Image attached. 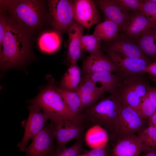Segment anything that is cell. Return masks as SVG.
Segmentation results:
<instances>
[{"label": "cell", "mask_w": 156, "mask_h": 156, "mask_svg": "<svg viewBox=\"0 0 156 156\" xmlns=\"http://www.w3.org/2000/svg\"><path fill=\"white\" fill-rule=\"evenodd\" d=\"M51 121L31 139L30 144L25 148V156H53L55 131L53 123Z\"/></svg>", "instance_id": "ba28073f"}, {"label": "cell", "mask_w": 156, "mask_h": 156, "mask_svg": "<svg viewBox=\"0 0 156 156\" xmlns=\"http://www.w3.org/2000/svg\"><path fill=\"white\" fill-rule=\"evenodd\" d=\"M143 156H156V151H151L148 152L146 153L145 155Z\"/></svg>", "instance_id": "74e56055"}, {"label": "cell", "mask_w": 156, "mask_h": 156, "mask_svg": "<svg viewBox=\"0 0 156 156\" xmlns=\"http://www.w3.org/2000/svg\"><path fill=\"white\" fill-rule=\"evenodd\" d=\"M78 156H87L86 154L83 151Z\"/></svg>", "instance_id": "f35d334b"}, {"label": "cell", "mask_w": 156, "mask_h": 156, "mask_svg": "<svg viewBox=\"0 0 156 156\" xmlns=\"http://www.w3.org/2000/svg\"><path fill=\"white\" fill-rule=\"evenodd\" d=\"M108 54L116 66L122 71L127 73H136L143 72L149 64L147 60L134 58L126 57L118 53L108 50Z\"/></svg>", "instance_id": "9a60e30c"}, {"label": "cell", "mask_w": 156, "mask_h": 156, "mask_svg": "<svg viewBox=\"0 0 156 156\" xmlns=\"http://www.w3.org/2000/svg\"><path fill=\"white\" fill-rule=\"evenodd\" d=\"M50 80L47 87L35 98L29 102L38 106L50 121L78 117L74 116L67 107L62 97L56 88L54 79L51 78Z\"/></svg>", "instance_id": "277c9868"}, {"label": "cell", "mask_w": 156, "mask_h": 156, "mask_svg": "<svg viewBox=\"0 0 156 156\" xmlns=\"http://www.w3.org/2000/svg\"><path fill=\"white\" fill-rule=\"evenodd\" d=\"M8 17L7 27L0 45V67L3 70L22 64L29 56L31 48L30 34Z\"/></svg>", "instance_id": "6da1fadb"}, {"label": "cell", "mask_w": 156, "mask_h": 156, "mask_svg": "<svg viewBox=\"0 0 156 156\" xmlns=\"http://www.w3.org/2000/svg\"><path fill=\"white\" fill-rule=\"evenodd\" d=\"M83 69L86 73L104 71L112 72L117 68L100 49L90 53L84 62Z\"/></svg>", "instance_id": "2e32d148"}, {"label": "cell", "mask_w": 156, "mask_h": 156, "mask_svg": "<svg viewBox=\"0 0 156 156\" xmlns=\"http://www.w3.org/2000/svg\"><path fill=\"white\" fill-rule=\"evenodd\" d=\"M109 50L127 57L147 60L138 45L129 41L123 40L116 41L110 45Z\"/></svg>", "instance_id": "ffe728a7"}, {"label": "cell", "mask_w": 156, "mask_h": 156, "mask_svg": "<svg viewBox=\"0 0 156 156\" xmlns=\"http://www.w3.org/2000/svg\"><path fill=\"white\" fill-rule=\"evenodd\" d=\"M28 117L21 124L24 128V135L21 140L17 145L22 152H24L29 141L45 127L47 122L49 119L48 116L44 112L42 113L41 109L37 105L31 104L28 106Z\"/></svg>", "instance_id": "9c48e42d"}, {"label": "cell", "mask_w": 156, "mask_h": 156, "mask_svg": "<svg viewBox=\"0 0 156 156\" xmlns=\"http://www.w3.org/2000/svg\"><path fill=\"white\" fill-rule=\"evenodd\" d=\"M75 21L84 27L89 29L99 20L96 4L91 0H73Z\"/></svg>", "instance_id": "30bf717a"}, {"label": "cell", "mask_w": 156, "mask_h": 156, "mask_svg": "<svg viewBox=\"0 0 156 156\" xmlns=\"http://www.w3.org/2000/svg\"><path fill=\"white\" fill-rule=\"evenodd\" d=\"M153 27L151 23L140 11L135 13L123 27L126 34L131 38L139 37L146 30Z\"/></svg>", "instance_id": "ac0fdd59"}, {"label": "cell", "mask_w": 156, "mask_h": 156, "mask_svg": "<svg viewBox=\"0 0 156 156\" xmlns=\"http://www.w3.org/2000/svg\"><path fill=\"white\" fill-rule=\"evenodd\" d=\"M119 28L115 23L106 20L96 27L93 34L101 40L110 41L116 37Z\"/></svg>", "instance_id": "d4e9b609"}, {"label": "cell", "mask_w": 156, "mask_h": 156, "mask_svg": "<svg viewBox=\"0 0 156 156\" xmlns=\"http://www.w3.org/2000/svg\"><path fill=\"white\" fill-rule=\"evenodd\" d=\"M147 90L151 102L156 108V88L148 86Z\"/></svg>", "instance_id": "e575fe53"}, {"label": "cell", "mask_w": 156, "mask_h": 156, "mask_svg": "<svg viewBox=\"0 0 156 156\" xmlns=\"http://www.w3.org/2000/svg\"><path fill=\"white\" fill-rule=\"evenodd\" d=\"M101 40L93 35H83L80 41L81 51L89 52L90 53L100 50Z\"/></svg>", "instance_id": "83f0119b"}, {"label": "cell", "mask_w": 156, "mask_h": 156, "mask_svg": "<svg viewBox=\"0 0 156 156\" xmlns=\"http://www.w3.org/2000/svg\"><path fill=\"white\" fill-rule=\"evenodd\" d=\"M56 90L62 97L67 107L74 116H80L84 109L81 98L76 91H70L57 87Z\"/></svg>", "instance_id": "44dd1931"}, {"label": "cell", "mask_w": 156, "mask_h": 156, "mask_svg": "<svg viewBox=\"0 0 156 156\" xmlns=\"http://www.w3.org/2000/svg\"><path fill=\"white\" fill-rule=\"evenodd\" d=\"M85 76L96 83H101L105 91L114 94L118 82L116 77L112 72L104 71L86 73Z\"/></svg>", "instance_id": "7402d4cb"}, {"label": "cell", "mask_w": 156, "mask_h": 156, "mask_svg": "<svg viewBox=\"0 0 156 156\" xmlns=\"http://www.w3.org/2000/svg\"><path fill=\"white\" fill-rule=\"evenodd\" d=\"M127 84L119 96L121 104L131 107L137 111L141 98L147 92V86L141 82L131 81Z\"/></svg>", "instance_id": "5bb4252c"}, {"label": "cell", "mask_w": 156, "mask_h": 156, "mask_svg": "<svg viewBox=\"0 0 156 156\" xmlns=\"http://www.w3.org/2000/svg\"><path fill=\"white\" fill-rule=\"evenodd\" d=\"M147 120L135 109L120 103L116 129L111 142L137 134L144 128Z\"/></svg>", "instance_id": "8992f818"}, {"label": "cell", "mask_w": 156, "mask_h": 156, "mask_svg": "<svg viewBox=\"0 0 156 156\" xmlns=\"http://www.w3.org/2000/svg\"><path fill=\"white\" fill-rule=\"evenodd\" d=\"M0 11L27 33L30 34L41 25L43 10L40 1L0 0Z\"/></svg>", "instance_id": "7a4b0ae2"}, {"label": "cell", "mask_w": 156, "mask_h": 156, "mask_svg": "<svg viewBox=\"0 0 156 156\" xmlns=\"http://www.w3.org/2000/svg\"><path fill=\"white\" fill-rule=\"evenodd\" d=\"M83 138L77 141L74 144L54 156H78L83 152Z\"/></svg>", "instance_id": "4dcf8cb0"}, {"label": "cell", "mask_w": 156, "mask_h": 156, "mask_svg": "<svg viewBox=\"0 0 156 156\" xmlns=\"http://www.w3.org/2000/svg\"><path fill=\"white\" fill-rule=\"evenodd\" d=\"M108 156H110V155H109H109Z\"/></svg>", "instance_id": "ab89813d"}, {"label": "cell", "mask_w": 156, "mask_h": 156, "mask_svg": "<svg viewBox=\"0 0 156 156\" xmlns=\"http://www.w3.org/2000/svg\"><path fill=\"white\" fill-rule=\"evenodd\" d=\"M84 140L87 146L92 149L102 148L108 144L109 137L106 131L97 125L90 126L84 135Z\"/></svg>", "instance_id": "d6986e66"}, {"label": "cell", "mask_w": 156, "mask_h": 156, "mask_svg": "<svg viewBox=\"0 0 156 156\" xmlns=\"http://www.w3.org/2000/svg\"><path fill=\"white\" fill-rule=\"evenodd\" d=\"M144 1L140 11L147 18L153 27L156 29V4L149 0Z\"/></svg>", "instance_id": "f546056e"}, {"label": "cell", "mask_w": 156, "mask_h": 156, "mask_svg": "<svg viewBox=\"0 0 156 156\" xmlns=\"http://www.w3.org/2000/svg\"><path fill=\"white\" fill-rule=\"evenodd\" d=\"M119 3L127 10L140 11L144 1L139 0H117Z\"/></svg>", "instance_id": "1f68e13d"}, {"label": "cell", "mask_w": 156, "mask_h": 156, "mask_svg": "<svg viewBox=\"0 0 156 156\" xmlns=\"http://www.w3.org/2000/svg\"><path fill=\"white\" fill-rule=\"evenodd\" d=\"M110 146V156H139L143 152L139 140L136 134L119 139Z\"/></svg>", "instance_id": "7c38bea8"}, {"label": "cell", "mask_w": 156, "mask_h": 156, "mask_svg": "<svg viewBox=\"0 0 156 156\" xmlns=\"http://www.w3.org/2000/svg\"><path fill=\"white\" fill-rule=\"evenodd\" d=\"M143 72L148 73L151 75L156 77V61L147 65Z\"/></svg>", "instance_id": "d590c367"}, {"label": "cell", "mask_w": 156, "mask_h": 156, "mask_svg": "<svg viewBox=\"0 0 156 156\" xmlns=\"http://www.w3.org/2000/svg\"><path fill=\"white\" fill-rule=\"evenodd\" d=\"M61 42L60 36L55 31L45 33L39 39L38 42L40 49L47 53H52L59 47Z\"/></svg>", "instance_id": "4316f807"}, {"label": "cell", "mask_w": 156, "mask_h": 156, "mask_svg": "<svg viewBox=\"0 0 156 156\" xmlns=\"http://www.w3.org/2000/svg\"><path fill=\"white\" fill-rule=\"evenodd\" d=\"M97 2L106 20L113 22L120 27H124L129 18L128 10L117 0H101Z\"/></svg>", "instance_id": "8fae6325"}, {"label": "cell", "mask_w": 156, "mask_h": 156, "mask_svg": "<svg viewBox=\"0 0 156 156\" xmlns=\"http://www.w3.org/2000/svg\"><path fill=\"white\" fill-rule=\"evenodd\" d=\"M84 27L75 21L68 33V57L71 63H76L81 55L80 41Z\"/></svg>", "instance_id": "e0dca14e"}, {"label": "cell", "mask_w": 156, "mask_h": 156, "mask_svg": "<svg viewBox=\"0 0 156 156\" xmlns=\"http://www.w3.org/2000/svg\"><path fill=\"white\" fill-rule=\"evenodd\" d=\"M120 105L119 96L112 94L85 109L80 116L90 126L97 125L103 127L111 142L116 129Z\"/></svg>", "instance_id": "3957f363"}, {"label": "cell", "mask_w": 156, "mask_h": 156, "mask_svg": "<svg viewBox=\"0 0 156 156\" xmlns=\"http://www.w3.org/2000/svg\"><path fill=\"white\" fill-rule=\"evenodd\" d=\"M52 121L55 131L56 141L53 156L65 149L69 142L73 140L78 141L83 138L85 131L90 127L80 116L75 118Z\"/></svg>", "instance_id": "5b68a950"}, {"label": "cell", "mask_w": 156, "mask_h": 156, "mask_svg": "<svg viewBox=\"0 0 156 156\" xmlns=\"http://www.w3.org/2000/svg\"><path fill=\"white\" fill-rule=\"evenodd\" d=\"M148 126L156 128V111L147 120Z\"/></svg>", "instance_id": "8d00e7d4"}, {"label": "cell", "mask_w": 156, "mask_h": 156, "mask_svg": "<svg viewBox=\"0 0 156 156\" xmlns=\"http://www.w3.org/2000/svg\"><path fill=\"white\" fill-rule=\"evenodd\" d=\"M8 17L2 12L0 11V45L1 44L3 36L7 27Z\"/></svg>", "instance_id": "836d02e7"}, {"label": "cell", "mask_w": 156, "mask_h": 156, "mask_svg": "<svg viewBox=\"0 0 156 156\" xmlns=\"http://www.w3.org/2000/svg\"><path fill=\"white\" fill-rule=\"evenodd\" d=\"M156 111V108L151 102L147 92L145 95L141 98L140 104L138 111L148 120Z\"/></svg>", "instance_id": "f1b7e54d"}, {"label": "cell", "mask_w": 156, "mask_h": 156, "mask_svg": "<svg viewBox=\"0 0 156 156\" xmlns=\"http://www.w3.org/2000/svg\"><path fill=\"white\" fill-rule=\"evenodd\" d=\"M110 148V145L108 144L103 147L85 151L83 152L87 156H108Z\"/></svg>", "instance_id": "d6a6232c"}, {"label": "cell", "mask_w": 156, "mask_h": 156, "mask_svg": "<svg viewBox=\"0 0 156 156\" xmlns=\"http://www.w3.org/2000/svg\"><path fill=\"white\" fill-rule=\"evenodd\" d=\"M138 46L142 52L150 57H156V29L150 28L139 37Z\"/></svg>", "instance_id": "603a6c76"}, {"label": "cell", "mask_w": 156, "mask_h": 156, "mask_svg": "<svg viewBox=\"0 0 156 156\" xmlns=\"http://www.w3.org/2000/svg\"><path fill=\"white\" fill-rule=\"evenodd\" d=\"M48 5L51 24L58 31L68 33L75 21L73 1L50 0Z\"/></svg>", "instance_id": "52a82bcc"}, {"label": "cell", "mask_w": 156, "mask_h": 156, "mask_svg": "<svg viewBox=\"0 0 156 156\" xmlns=\"http://www.w3.org/2000/svg\"><path fill=\"white\" fill-rule=\"evenodd\" d=\"M81 78V70L77 63H71L62 79V88L76 91Z\"/></svg>", "instance_id": "cb8c5ba5"}, {"label": "cell", "mask_w": 156, "mask_h": 156, "mask_svg": "<svg viewBox=\"0 0 156 156\" xmlns=\"http://www.w3.org/2000/svg\"><path fill=\"white\" fill-rule=\"evenodd\" d=\"M76 92L79 95L85 109L102 98L105 91L102 86H97L96 83L84 75L82 77Z\"/></svg>", "instance_id": "4fadbf2b"}, {"label": "cell", "mask_w": 156, "mask_h": 156, "mask_svg": "<svg viewBox=\"0 0 156 156\" xmlns=\"http://www.w3.org/2000/svg\"><path fill=\"white\" fill-rule=\"evenodd\" d=\"M141 144L143 152L145 153L156 151V128L148 126L137 134Z\"/></svg>", "instance_id": "484cf974"}]
</instances>
